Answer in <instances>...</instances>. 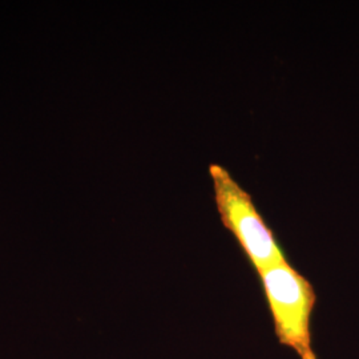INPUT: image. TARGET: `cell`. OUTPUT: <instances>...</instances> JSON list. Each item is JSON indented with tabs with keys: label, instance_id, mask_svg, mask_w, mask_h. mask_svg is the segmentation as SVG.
<instances>
[{
	"label": "cell",
	"instance_id": "6da1fadb",
	"mask_svg": "<svg viewBox=\"0 0 359 359\" xmlns=\"http://www.w3.org/2000/svg\"><path fill=\"white\" fill-rule=\"evenodd\" d=\"M258 276L280 344L292 348L301 359H317L311 339L317 294L311 283L287 259L259 270Z\"/></svg>",
	"mask_w": 359,
	"mask_h": 359
},
{
	"label": "cell",
	"instance_id": "7a4b0ae2",
	"mask_svg": "<svg viewBox=\"0 0 359 359\" xmlns=\"http://www.w3.org/2000/svg\"><path fill=\"white\" fill-rule=\"evenodd\" d=\"M209 175L221 222L236 237L257 273L285 261L283 248L257 209L252 194L219 164H210Z\"/></svg>",
	"mask_w": 359,
	"mask_h": 359
}]
</instances>
